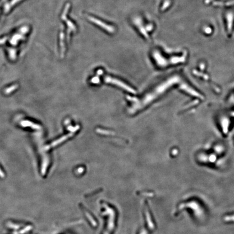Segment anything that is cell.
<instances>
[{"label": "cell", "mask_w": 234, "mask_h": 234, "mask_svg": "<svg viewBox=\"0 0 234 234\" xmlns=\"http://www.w3.org/2000/svg\"><path fill=\"white\" fill-rule=\"evenodd\" d=\"M88 18H89L91 21H93V22L96 23L97 25H99V26H101L102 28H103L104 29H106V30H107L108 32H110V33H113V32H114V28H113V27H110V26H109L108 25H106L105 23L101 22V21H100L98 20L97 19L93 18H91V17H89Z\"/></svg>", "instance_id": "obj_1"}, {"label": "cell", "mask_w": 234, "mask_h": 234, "mask_svg": "<svg viewBox=\"0 0 234 234\" xmlns=\"http://www.w3.org/2000/svg\"><path fill=\"white\" fill-rule=\"evenodd\" d=\"M21 125L23 127H31V128H34V129H39L40 128V125L34 124L33 123L29 122L28 120H23L22 122H21Z\"/></svg>", "instance_id": "obj_2"}, {"label": "cell", "mask_w": 234, "mask_h": 234, "mask_svg": "<svg viewBox=\"0 0 234 234\" xmlns=\"http://www.w3.org/2000/svg\"><path fill=\"white\" fill-rule=\"evenodd\" d=\"M18 85H14L11 86L10 87L7 88V89L5 90V93L6 95H8L13 92L14 91L16 90L18 88Z\"/></svg>", "instance_id": "obj_3"}, {"label": "cell", "mask_w": 234, "mask_h": 234, "mask_svg": "<svg viewBox=\"0 0 234 234\" xmlns=\"http://www.w3.org/2000/svg\"><path fill=\"white\" fill-rule=\"evenodd\" d=\"M20 1H21V0H13L12 1H11V3H10V6H13V5H15V4H16V3H17L18 2H20ZM10 6V7H11Z\"/></svg>", "instance_id": "obj_4"}]
</instances>
